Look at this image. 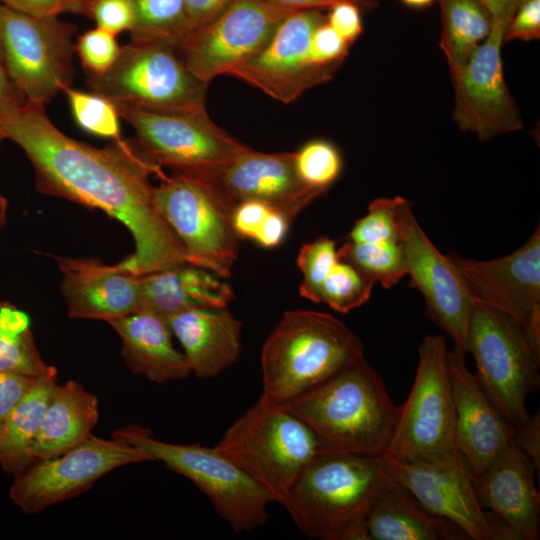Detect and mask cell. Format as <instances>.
<instances>
[{
  "instance_id": "cell-1",
  "label": "cell",
  "mask_w": 540,
  "mask_h": 540,
  "mask_svg": "<svg viewBox=\"0 0 540 540\" xmlns=\"http://www.w3.org/2000/svg\"><path fill=\"white\" fill-rule=\"evenodd\" d=\"M0 133L24 151L38 191L102 210L125 225L135 250L117 262L120 267L145 275L189 264L184 247L153 204L149 176L158 169L130 141L91 146L60 131L43 106L26 102L0 119Z\"/></svg>"
},
{
  "instance_id": "cell-2",
  "label": "cell",
  "mask_w": 540,
  "mask_h": 540,
  "mask_svg": "<svg viewBox=\"0 0 540 540\" xmlns=\"http://www.w3.org/2000/svg\"><path fill=\"white\" fill-rule=\"evenodd\" d=\"M279 404L307 424L329 451L381 457L400 411L365 357L317 387Z\"/></svg>"
},
{
  "instance_id": "cell-3",
  "label": "cell",
  "mask_w": 540,
  "mask_h": 540,
  "mask_svg": "<svg viewBox=\"0 0 540 540\" xmlns=\"http://www.w3.org/2000/svg\"><path fill=\"white\" fill-rule=\"evenodd\" d=\"M388 476L381 456L322 453L299 475L283 506L311 539L369 540L367 515Z\"/></svg>"
},
{
  "instance_id": "cell-4",
  "label": "cell",
  "mask_w": 540,
  "mask_h": 540,
  "mask_svg": "<svg viewBox=\"0 0 540 540\" xmlns=\"http://www.w3.org/2000/svg\"><path fill=\"white\" fill-rule=\"evenodd\" d=\"M362 358L360 338L333 315L286 311L261 350L262 395L275 403L287 402Z\"/></svg>"
},
{
  "instance_id": "cell-5",
  "label": "cell",
  "mask_w": 540,
  "mask_h": 540,
  "mask_svg": "<svg viewBox=\"0 0 540 540\" xmlns=\"http://www.w3.org/2000/svg\"><path fill=\"white\" fill-rule=\"evenodd\" d=\"M283 505L297 478L331 452L300 418L261 394L214 446Z\"/></svg>"
},
{
  "instance_id": "cell-6",
  "label": "cell",
  "mask_w": 540,
  "mask_h": 540,
  "mask_svg": "<svg viewBox=\"0 0 540 540\" xmlns=\"http://www.w3.org/2000/svg\"><path fill=\"white\" fill-rule=\"evenodd\" d=\"M112 437L141 450L150 461H160L189 479L234 532H251L268 521L271 496L214 447L164 442L138 425L116 429Z\"/></svg>"
},
{
  "instance_id": "cell-7",
  "label": "cell",
  "mask_w": 540,
  "mask_h": 540,
  "mask_svg": "<svg viewBox=\"0 0 540 540\" xmlns=\"http://www.w3.org/2000/svg\"><path fill=\"white\" fill-rule=\"evenodd\" d=\"M153 204L184 247L189 264L231 277L242 239L233 226L236 203L217 183L173 173L154 186Z\"/></svg>"
},
{
  "instance_id": "cell-8",
  "label": "cell",
  "mask_w": 540,
  "mask_h": 540,
  "mask_svg": "<svg viewBox=\"0 0 540 540\" xmlns=\"http://www.w3.org/2000/svg\"><path fill=\"white\" fill-rule=\"evenodd\" d=\"M90 91L116 107L161 112H207L208 85L194 76L173 46L130 41L112 67L88 76Z\"/></svg>"
},
{
  "instance_id": "cell-9",
  "label": "cell",
  "mask_w": 540,
  "mask_h": 540,
  "mask_svg": "<svg viewBox=\"0 0 540 540\" xmlns=\"http://www.w3.org/2000/svg\"><path fill=\"white\" fill-rule=\"evenodd\" d=\"M134 130L130 142L139 155L158 169L215 182L248 146L217 126L207 112L161 113L117 107Z\"/></svg>"
},
{
  "instance_id": "cell-10",
  "label": "cell",
  "mask_w": 540,
  "mask_h": 540,
  "mask_svg": "<svg viewBox=\"0 0 540 540\" xmlns=\"http://www.w3.org/2000/svg\"><path fill=\"white\" fill-rule=\"evenodd\" d=\"M466 352L474 357L475 376L496 408L512 426L522 423L529 416L525 400L540 385V353L523 327L504 313L474 301Z\"/></svg>"
},
{
  "instance_id": "cell-11",
  "label": "cell",
  "mask_w": 540,
  "mask_h": 540,
  "mask_svg": "<svg viewBox=\"0 0 540 540\" xmlns=\"http://www.w3.org/2000/svg\"><path fill=\"white\" fill-rule=\"evenodd\" d=\"M442 335H427L418 348L412 388L400 405L392 439L382 456L397 462L431 461L457 452L455 409Z\"/></svg>"
},
{
  "instance_id": "cell-12",
  "label": "cell",
  "mask_w": 540,
  "mask_h": 540,
  "mask_svg": "<svg viewBox=\"0 0 540 540\" xmlns=\"http://www.w3.org/2000/svg\"><path fill=\"white\" fill-rule=\"evenodd\" d=\"M75 25L0 3L2 63L24 102L45 106L74 78Z\"/></svg>"
},
{
  "instance_id": "cell-13",
  "label": "cell",
  "mask_w": 540,
  "mask_h": 540,
  "mask_svg": "<svg viewBox=\"0 0 540 540\" xmlns=\"http://www.w3.org/2000/svg\"><path fill=\"white\" fill-rule=\"evenodd\" d=\"M150 461L136 447L91 434L68 451L37 460L14 475L10 499L26 514H36L85 492L111 471Z\"/></svg>"
},
{
  "instance_id": "cell-14",
  "label": "cell",
  "mask_w": 540,
  "mask_h": 540,
  "mask_svg": "<svg viewBox=\"0 0 540 540\" xmlns=\"http://www.w3.org/2000/svg\"><path fill=\"white\" fill-rule=\"evenodd\" d=\"M291 11L266 0H233L175 49L188 70L209 85L254 57Z\"/></svg>"
},
{
  "instance_id": "cell-15",
  "label": "cell",
  "mask_w": 540,
  "mask_h": 540,
  "mask_svg": "<svg viewBox=\"0 0 540 540\" xmlns=\"http://www.w3.org/2000/svg\"><path fill=\"white\" fill-rule=\"evenodd\" d=\"M395 217L410 286L424 297L430 318L453 340L454 346L466 352L474 301L464 280L448 256L427 237L409 200L395 197Z\"/></svg>"
},
{
  "instance_id": "cell-16",
  "label": "cell",
  "mask_w": 540,
  "mask_h": 540,
  "mask_svg": "<svg viewBox=\"0 0 540 540\" xmlns=\"http://www.w3.org/2000/svg\"><path fill=\"white\" fill-rule=\"evenodd\" d=\"M474 301L504 313L540 353V227L514 252L487 261L447 255Z\"/></svg>"
},
{
  "instance_id": "cell-17",
  "label": "cell",
  "mask_w": 540,
  "mask_h": 540,
  "mask_svg": "<svg viewBox=\"0 0 540 540\" xmlns=\"http://www.w3.org/2000/svg\"><path fill=\"white\" fill-rule=\"evenodd\" d=\"M325 21L323 10L291 11L266 45L229 75L281 103L295 102L307 90L329 81L337 70L316 66L309 58L311 36Z\"/></svg>"
},
{
  "instance_id": "cell-18",
  "label": "cell",
  "mask_w": 540,
  "mask_h": 540,
  "mask_svg": "<svg viewBox=\"0 0 540 540\" xmlns=\"http://www.w3.org/2000/svg\"><path fill=\"white\" fill-rule=\"evenodd\" d=\"M506 28L493 24L487 38L459 69L450 71L454 87L453 120L482 141L522 130L523 120L505 82L501 48Z\"/></svg>"
},
{
  "instance_id": "cell-19",
  "label": "cell",
  "mask_w": 540,
  "mask_h": 540,
  "mask_svg": "<svg viewBox=\"0 0 540 540\" xmlns=\"http://www.w3.org/2000/svg\"><path fill=\"white\" fill-rule=\"evenodd\" d=\"M384 460L388 475L405 486L428 512L453 523L468 539L495 540L472 473L459 451L431 461Z\"/></svg>"
},
{
  "instance_id": "cell-20",
  "label": "cell",
  "mask_w": 540,
  "mask_h": 540,
  "mask_svg": "<svg viewBox=\"0 0 540 540\" xmlns=\"http://www.w3.org/2000/svg\"><path fill=\"white\" fill-rule=\"evenodd\" d=\"M466 352L449 350L448 367L455 409L457 450L472 475L481 472L508 444L514 426L502 415L467 367Z\"/></svg>"
},
{
  "instance_id": "cell-21",
  "label": "cell",
  "mask_w": 540,
  "mask_h": 540,
  "mask_svg": "<svg viewBox=\"0 0 540 540\" xmlns=\"http://www.w3.org/2000/svg\"><path fill=\"white\" fill-rule=\"evenodd\" d=\"M234 202H262L292 221L325 192L299 178L295 152L264 153L247 147L215 181Z\"/></svg>"
},
{
  "instance_id": "cell-22",
  "label": "cell",
  "mask_w": 540,
  "mask_h": 540,
  "mask_svg": "<svg viewBox=\"0 0 540 540\" xmlns=\"http://www.w3.org/2000/svg\"><path fill=\"white\" fill-rule=\"evenodd\" d=\"M72 319L110 322L141 311V275L98 260L55 256Z\"/></svg>"
},
{
  "instance_id": "cell-23",
  "label": "cell",
  "mask_w": 540,
  "mask_h": 540,
  "mask_svg": "<svg viewBox=\"0 0 540 540\" xmlns=\"http://www.w3.org/2000/svg\"><path fill=\"white\" fill-rule=\"evenodd\" d=\"M535 467L514 444H508L478 474L472 475L482 508L509 523L523 540L540 536V495Z\"/></svg>"
},
{
  "instance_id": "cell-24",
  "label": "cell",
  "mask_w": 540,
  "mask_h": 540,
  "mask_svg": "<svg viewBox=\"0 0 540 540\" xmlns=\"http://www.w3.org/2000/svg\"><path fill=\"white\" fill-rule=\"evenodd\" d=\"M167 321L197 378H215L238 361L242 323L227 308L187 309Z\"/></svg>"
},
{
  "instance_id": "cell-25",
  "label": "cell",
  "mask_w": 540,
  "mask_h": 540,
  "mask_svg": "<svg viewBox=\"0 0 540 540\" xmlns=\"http://www.w3.org/2000/svg\"><path fill=\"white\" fill-rule=\"evenodd\" d=\"M122 341L121 354L129 370L156 384L188 378L191 367L172 342L167 318L138 311L109 322Z\"/></svg>"
},
{
  "instance_id": "cell-26",
  "label": "cell",
  "mask_w": 540,
  "mask_h": 540,
  "mask_svg": "<svg viewBox=\"0 0 540 540\" xmlns=\"http://www.w3.org/2000/svg\"><path fill=\"white\" fill-rule=\"evenodd\" d=\"M222 279L191 264L141 275V311L167 318L192 308H227L235 296Z\"/></svg>"
},
{
  "instance_id": "cell-27",
  "label": "cell",
  "mask_w": 540,
  "mask_h": 540,
  "mask_svg": "<svg viewBox=\"0 0 540 540\" xmlns=\"http://www.w3.org/2000/svg\"><path fill=\"white\" fill-rule=\"evenodd\" d=\"M369 540H463L453 523L428 512L390 476L381 486L366 519Z\"/></svg>"
},
{
  "instance_id": "cell-28",
  "label": "cell",
  "mask_w": 540,
  "mask_h": 540,
  "mask_svg": "<svg viewBox=\"0 0 540 540\" xmlns=\"http://www.w3.org/2000/svg\"><path fill=\"white\" fill-rule=\"evenodd\" d=\"M99 416L95 394L74 380L57 383L31 447L33 461L58 456L82 443L92 434Z\"/></svg>"
},
{
  "instance_id": "cell-29",
  "label": "cell",
  "mask_w": 540,
  "mask_h": 540,
  "mask_svg": "<svg viewBox=\"0 0 540 540\" xmlns=\"http://www.w3.org/2000/svg\"><path fill=\"white\" fill-rule=\"evenodd\" d=\"M57 370L36 377L31 387L0 424V465L16 475L34 461L31 447L37 438L44 414L57 382Z\"/></svg>"
},
{
  "instance_id": "cell-30",
  "label": "cell",
  "mask_w": 540,
  "mask_h": 540,
  "mask_svg": "<svg viewBox=\"0 0 540 540\" xmlns=\"http://www.w3.org/2000/svg\"><path fill=\"white\" fill-rule=\"evenodd\" d=\"M440 47L450 71L462 67L487 38L492 19L481 0H439Z\"/></svg>"
},
{
  "instance_id": "cell-31",
  "label": "cell",
  "mask_w": 540,
  "mask_h": 540,
  "mask_svg": "<svg viewBox=\"0 0 540 540\" xmlns=\"http://www.w3.org/2000/svg\"><path fill=\"white\" fill-rule=\"evenodd\" d=\"M54 366L42 358L29 316L7 301L0 302V370L38 377Z\"/></svg>"
},
{
  "instance_id": "cell-32",
  "label": "cell",
  "mask_w": 540,
  "mask_h": 540,
  "mask_svg": "<svg viewBox=\"0 0 540 540\" xmlns=\"http://www.w3.org/2000/svg\"><path fill=\"white\" fill-rule=\"evenodd\" d=\"M134 42L161 43L176 48L192 31L185 0H132Z\"/></svg>"
},
{
  "instance_id": "cell-33",
  "label": "cell",
  "mask_w": 540,
  "mask_h": 540,
  "mask_svg": "<svg viewBox=\"0 0 540 540\" xmlns=\"http://www.w3.org/2000/svg\"><path fill=\"white\" fill-rule=\"evenodd\" d=\"M338 256L386 289L392 288L406 276L405 257L400 242L371 244L346 239L338 248Z\"/></svg>"
},
{
  "instance_id": "cell-34",
  "label": "cell",
  "mask_w": 540,
  "mask_h": 540,
  "mask_svg": "<svg viewBox=\"0 0 540 540\" xmlns=\"http://www.w3.org/2000/svg\"><path fill=\"white\" fill-rule=\"evenodd\" d=\"M374 284L351 264L339 259L320 285L314 303H325L347 314L370 299Z\"/></svg>"
},
{
  "instance_id": "cell-35",
  "label": "cell",
  "mask_w": 540,
  "mask_h": 540,
  "mask_svg": "<svg viewBox=\"0 0 540 540\" xmlns=\"http://www.w3.org/2000/svg\"><path fill=\"white\" fill-rule=\"evenodd\" d=\"M75 123L85 132L107 138L122 140L120 116L117 107L105 97L92 91L71 87L64 91Z\"/></svg>"
},
{
  "instance_id": "cell-36",
  "label": "cell",
  "mask_w": 540,
  "mask_h": 540,
  "mask_svg": "<svg viewBox=\"0 0 540 540\" xmlns=\"http://www.w3.org/2000/svg\"><path fill=\"white\" fill-rule=\"evenodd\" d=\"M342 166L340 151L324 139L308 141L295 152V167L301 181L325 193L338 179Z\"/></svg>"
},
{
  "instance_id": "cell-37",
  "label": "cell",
  "mask_w": 540,
  "mask_h": 540,
  "mask_svg": "<svg viewBox=\"0 0 540 540\" xmlns=\"http://www.w3.org/2000/svg\"><path fill=\"white\" fill-rule=\"evenodd\" d=\"M338 261L336 242L327 236L303 244L297 256V266L302 274L300 295L314 302L320 285Z\"/></svg>"
},
{
  "instance_id": "cell-38",
  "label": "cell",
  "mask_w": 540,
  "mask_h": 540,
  "mask_svg": "<svg viewBox=\"0 0 540 540\" xmlns=\"http://www.w3.org/2000/svg\"><path fill=\"white\" fill-rule=\"evenodd\" d=\"M356 243L400 242L395 217V197L374 199L365 216L357 220L346 238Z\"/></svg>"
},
{
  "instance_id": "cell-39",
  "label": "cell",
  "mask_w": 540,
  "mask_h": 540,
  "mask_svg": "<svg viewBox=\"0 0 540 540\" xmlns=\"http://www.w3.org/2000/svg\"><path fill=\"white\" fill-rule=\"evenodd\" d=\"M121 47L116 35L97 26L79 35L74 44L88 76L101 75L109 70L117 60Z\"/></svg>"
},
{
  "instance_id": "cell-40",
  "label": "cell",
  "mask_w": 540,
  "mask_h": 540,
  "mask_svg": "<svg viewBox=\"0 0 540 540\" xmlns=\"http://www.w3.org/2000/svg\"><path fill=\"white\" fill-rule=\"evenodd\" d=\"M84 15L116 36L130 32L134 23L132 0H89Z\"/></svg>"
},
{
  "instance_id": "cell-41",
  "label": "cell",
  "mask_w": 540,
  "mask_h": 540,
  "mask_svg": "<svg viewBox=\"0 0 540 540\" xmlns=\"http://www.w3.org/2000/svg\"><path fill=\"white\" fill-rule=\"evenodd\" d=\"M351 45L340 37L327 23H321L314 30L309 44V58L312 64L338 69L349 53Z\"/></svg>"
},
{
  "instance_id": "cell-42",
  "label": "cell",
  "mask_w": 540,
  "mask_h": 540,
  "mask_svg": "<svg viewBox=\"0 0 540 540\" xmlns=\"http://www.w3.org/2000/svg\"><path fill=\"white\" fill-rule=\"evenodd\" d=\"M540 37V0H524L508 24L503 41H531Z\"/></svg>"
},
{
  "instance_id": "cell-43",
  "label": "cell",
  "mask_w": 540,
  "mask_h": 540,
  "mask_svg": "<svg viewBox=\"0 0 540 540\" xmlns=\"http://www.w3.org/2000/svg\"><path fill=\"white\" fill-rule=\"evenodd\" d=\"M89 0H0L15 10L36 17H59L63 13L85 14Z\"/></svg>"
},
{
  "instance_id": "cell-44",
  "label": "cell",
  "mask_w": 540,
  "mask_h": 540,
  "mask_svg": "<svg viewBox=\"0 0 540 540\" xmlns=\"http://www.w3.org/2000/svg\"><path fill=\"white\" fill-rule=\"evenodd\" d=\"M328 10L327 23L340 37L352 45L363 31L360 7L351 1H342Z\"/></svg>"
},
{
  "instance_id": "cell-45",
  "label": "cell",
  "mask_w": 540,
  "mask_h": 540,
  "mask_svg": "<svg viewBox=\"0 0 540 540\" xmlns=\"http://www.w3.org/2000/svg\"><path fill=\"white\" fill-rule=\"evenodd\" d=\"M270 209L255 200L237 203L233 212V226L239 237L253 240Z\"/></svg>"
},
{
  "instance_id": "cell-46",
  "label": "cell",
  "mask_w": 540,
  "mask_h": 540,
  "mask_svg": "<svg viewBox=\"0 0 540 540\" xmlns=\"http://www.w3.org/2000/svg\"><path fill=\"white\" fill-rule=\"evenodd\" d=\"M512 444L517 446L532 461L540 472V414L537 411L514 427Z\"/></svg>"
},
{
  "instance_id": "cell-47",
  "label": "cell",
  "mask_w": 540,
  "mask_h": 540,
  "mask_svg": "<svg viewBox=\"0 0 540 540\" xmlns=\"http://www.w3.org/2000/svg\"><path fill=\"white\" fill-rule=\"evenodd\" d=\"M36 377L0 370V424L24 396Z\"/></svg>"
},
{
  "instance_id": "cell-48",
  "label": "cell",
  "mask_w": 540,
  "mask_h": 540,
  "mask_svg": "<svg viewBox=\"0 0 540 540\" xmlns=\"http://www.w3.org/2000/svg\"><path fill=\"white\" fill-rule=\"evenodd\" d=\"M291 222L285 214L271 208L253 241L264 248L277 247L286 237Z\"/></svg>"
},
{
  "instance_id": "cell-49",
  "label": "cell",
  "mask_w": 540,
  "mask_h": 540,
  "mask_svg": "<svg viewBox=\"0 0 540 540\" xmlns=\"http://www.w3.org/2000/svg\"><path fill=\"white\" fill-rule=\"evenodd\" d=\"M232 1L233 0H185L193 30L211 21Z\"/></svg>"
},
{
  "instance_id": "cell-50",
  "label": "cell",
  "mask_w": 540,
  "mask_h": 540,
  "mask_svg": "<svg viewBox=\"0 0 540 540\" xmlns=\"http://www.w3.org/2000/svg\"><path fill=\"white\" fill-rule=\"evenodd\" d=\"M524 0H481L492 19V25L507 28L515 12Z\"/></svg>"
},
{
  "instance_id": "cell-51",
  "label": "cell",
  "mask_w": 540,
  "mask_h": 540,
  "mask_svg": "<svg viewBox=\"0 0 540 540\" xmlns=\"http://www.w3.org/2000/svg\"><path fill=\"white\" fill-rule=\"evenodd\" d=\"M24 103L11 81L4 65L0 62V119L11 109Z\"/></svg>"
},
{
  "instance_id": "cell-52",
  "label": "cell",
  "mask_w": 540,
  "mask_h": 540,
  "mask_svg": "<svg viewBox=\"0 0 540 540\" xmlns=\"http://www.w3.org/2000/svg\"><path fill=\"white\" fill-rule=\"evenodd\" d=\"M269 3L274 5L287 8L290 10H307V9H329L331 6L338 2L342 1H351L355 0H266Z\"/></svg>"
},
{
  "instance_id": "cell-53",
  "label": "cell",
  "mask_w": 540,
  "mask_h": 540,
  "mask_svg": "<svg viewBox=\"0 0 540 540\" xmlns=\"http://www.w3.org/2000/svg\"><path fill=\"white\" fill-rule=\"evenodd\" d=\"M8 202L7 199L0 193V230L6 222Z\"/></svg>"
},
{
  "instance_id": "cell-54",
  "label": "cell",
  "mask_w": 540,
  "mask_h": 540,
  "mask_svg": "<svg viewBox=\"0 0 540 540\" xmlns=\"http://www.w3.org/2000/svg\"><path fill=\"white\" fill-rule=\"evenodd\" d=\"M405 5L413 8H423L431 5L435 0H401Z\"/></svg>"
},
{
  "instance_id": "cell-55",
  "label": "cell",
  "mask_w": 540,
  "mask_h": 540,
  "mask_svg": "<svg viewBox=\"0 0 540 540\" xmlns=\"http://www.w3.org/2000/svg\"><path fill=\"white\" fill-rule=\"evenodd\" d=\"M361 10L369 11L377 7L379 0H355Z\"/></svg>"
},
{
  "instance_id": "cell-56",
  "label": "cell",
  "mask_w": 540,
  "mask_h": 540,
  "mask_svg": "<svg viewBox=\"0 0 540 540\" xmlns=\"http://www.w3.org/2000/svg\"><path fill=\"white\" fill-rule=\"evenodd\" d=\"M2 140H4V138H3V136H2L1 133H0V143H1Z\"/></svg>"
},
{
  "instance_id": "cell-57",
  "label": "cell",
  "mask_w": 540,
  "mask_h": 540,
  "mask_svg": "<svg viewBox=\"0 0 540 540\" xmlns=\"http://www.w3.org/2000/svg\"><path fill=\"white\" fill-rule=\"evenodd\" d=\"M0 62H2L1 48H0Z\"/></svg>"
}]
</instances>
